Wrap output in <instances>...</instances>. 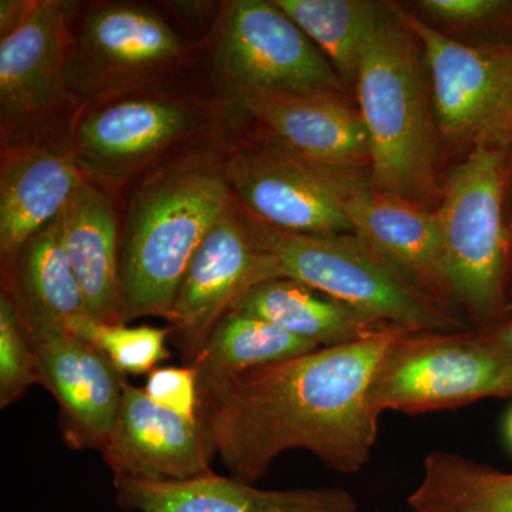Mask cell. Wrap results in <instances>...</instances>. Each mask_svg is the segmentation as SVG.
Instances as JSON below:
<instances>
[{
  "label": "cell",
  "instance_id": "1",
  "mask_svg": "<svg viewBox=\"0 0 512 512\" xmlns=\"http://www.w3.org/2000/svg\"><path fill=\"white\" fill-rule=\"evenodd\" d=\"M409 330L261 367L202 397V420L231 477L255 484L285 451L302 448L323 466L356 474L372 457L379 417L377 370Z\"/></svg>",
  "mask_w": 512,
  "mask_h": 512
},
{
  "label": "cell",
  "instance_id": "2",
  "mask_svg": "<svg viewBox=\"0 0 512 512\" xmlns=\"http://www.w3.org/2000/svg\"><path fill=\"white\" fill-rule=\"evenodd\" d=\"M234 195L222 160L184 158L144 178L120 235L121 320H167L192 256Z\"/></svg>",
  "mask_w": 512,
  "mask_h": 512
},
{
  "label": "cell",
  "instance_id": "3",
  "mask_svg": "<svg viewBox=\"0 0 512 512\" xmlns=\"http://www.w3.org/2000/svg\"><path fill=\"white\" fill-rule=\"evenodd\" d=\"M420 50L397 10L383 5L367 35L356 79L372 184L417 204L436 191L437 157Z\"/></svg>",
  "mask_w": 512,
  "mask_h": 512
},
{
  "label": "cell",
  "instance_id": "4",
  "mask_svg": "<svg viewBox=\"0 0 512 512\" xmlns=\"http://www.w3.org/2000/svg\"><path fill=\"white\" fill-rule=\"evenodd\" d=\"M249 220L259 244L274 258L279 278L296 279L372 318L412 333L471 330L359 235L291 234L251 215Z\"/></svg>",
  "mask_w": 512,
  "mask_h": 512
},
{
  "label": "cell",
  "instance_id": "5",
  "mask_svg": "<svg viewBox=\"0 0 512 512\" xmlns=\"http://www.w3.org/2000/svg\"><path fill=\"white\" fill-rule=\"evenodd\" d=\"M505 151L477 143L451 171L437 215L440 261L458 306L476 328L508 309L511 238L504 224Z\"/></svg>",
  "mask_w": 512,
  "mask_h": 512
},
{
  "label": "cell",
  "instance_id": "6",
  "mask_svg": "<svg viewBox=\"0 0 512 512\" xmlns=\"http://www.w3.org/2000/svg\"><path fill=\"white\" fill-rule=\"evenodd\" d=\"M215 111L197 97L147 84L83 103L70 143L87 178L109 191L156 173L154 165L210 133Z\"/></svg>",
  "mask_w": 512,
  "mask_h": 512
},
{
  "label": "cell",
  "instance_id": "7",
  "mask_svg": "<svg viewBox=\"0 0 512 512\" xmlns=\"http://www.w3.org/2000/svg\"><path fill=\"white\" fill-rule=\"evenodd\" d=\"M190 52L183 33L151 6L94 3L76 16L67 6V80L83 103L157 83Z\"/></svg>",
  "mask_w": 512,
  "mask_h": 512
},
{
  "label": "cell",
  "instance_id": "8",
  "mask_svg": "<svg viewBox=\"0 0 512 512\" xmlns=\"http://www.w3.org/2000/svg\"><path fill=\"white\" fill-rule=\"evenodd\" d=\"M512 396V362L476 332L406 333L372 386L376 412L421 414Z\"/></svg>",
  "mask_w": 512,
  "mask_h": 512
},
{
  "label": "cell",
  "instance_id": "9",
  "mask_svg": "<svg viewBox=\"0 0 512 512\" xmlns=\"http://www.w3.org/2000/svg\"><path fill=\"white\" fill-rule=\"evenodd\" d=\"M214 63L238 97L342 90L332 64L275 0L222 5L215 23Z\"/></svg>",
  "mask_w": 512,
  "mask_h": 512
},
{
  "label": "cell",
  "instance_id": "10",
  "mask_svg": "<svg viewBox=\"0 0 512 512\" xmlns=\"http://www.w3.org/2000/svg\"><path fill=\"white\" fill-rule=\"evenodd\" d=\"M222 167L235 201L255 220L291 234H355L342 205L343 170L312 163L275 140L231 148Z\"/></svg>",
  "mask_w": 512,
  "mask_h": 512
},
{
  "label": "cell",
  "instance_id": "11",
  "mask_svg": "<svg viewBox=\"0 0 512 512\" xmlns=\"http://www.w3.org/2000/svg\"><path fill=\"white\" fill-rule=\"evenodd\" d=\"M275 278L274 258L261 247L249 215L234 198L192 256L167 318L184 365H191L211 330L245 292Z\"/></svg>",
  "mask_w": 512,
  "mask_h": 512
},
{
  "label": "cell",
  "instance_id": "12",
  "mask_svg": "<svg viewBox=\"0 0 512 512\" xmlns=\"http://www.w3.org/2000/svg\"><path fill=\"white\" fill-rule=\"evenodd\" d=\"M67 3L29 0L22 19L0 35L3 147L33 140L73 100L66 72Z\"/></svg>",
  "mask_w": 512,
  "mask_h": 512
},
{
  "label": "cell",
  "instance_id": "13",
  "mask_svg": "<svg viewBox=\"0 0 512 512\" xmlns=\"http://www.w3.org/2000/svg\"><path fill=\"white\" fill-rule=\"evenodd\" d=\"M101 456L114 478L175 483L214 474L217 453L204 420L170 412L126 382Z\"/></svg>",
  "mask_w": 512,
  "mask_h": 512
},
{
  "label": "cell",
  "instance_id": "14",
  "mask_svg": "<svg viewBox=\"0 0 512 512\" xmlns=\"http://www.w3.org/2000/svg\"><path fill=\"white\" fill-rule=\"evenodd\" d=\"M32 336L42 386L59 406L64 443L72 450L101 453L116 424L126 377L69 330Z\"/></svg>",
  "mask_w": 512,
  "mask_h": 512
},
{
  "label": "cell",
  "instance_id": "15",
  "mask_svg": "<svg viewBox=\"0 0 512 512\" xmlns=\"http://www.w3.org/2000/svg\"><path fill=\"white\" fill-rule=\"evenodd\" d=\"M342 205L350 224L367 245L396 266L441 308L457 305L440 261L436 212L359 180L343 170Z\"/></svg>",
  "mask_w": 512,
  "mask_h": 512
},
{
  "label": "cell",
  "instance_id": "16",
  "mask_svg": "<svg viewBox=\"0 0 512 512\" xmlns=\"http://www.w3.org/2000/svg\"><path fill=\"white\" fill-rule=\"evenodd\" d=\"M397 13L423 49L441 131L453 140L477 141L503 92L512 46L464 45L410 13Z\"/></svg>",
  "mask_w": 512,
  "mask_h": 512
},
{
  "label": "cell",
  "instance_id": "17",
  "mask_svg": "<svg viewBox=\"0 0 512 512\" xmlns=\"http://www.w3.org/2000/svg\"><path fill=\"white\" fill-rule=\"evenodd\" d=\"M47 131L33 140L3 147L0 168V261L12 258L37 232L62 214L89 181L72 143L56 144Z\"/></svg>",
  "mask_w": 512,
  "mask_h": 512
},
{
  "label": "cell",
  "instance_id": "18",
  "mask_svg": "<svg viewBox=\"0 0 512 512\" xmlns=\"http://www.w3.org/2000/svg\"><path fill=\"white\" fill-rule=\"evenodd\" d=\"M114 490L131 512H357L355 497L342 488L262 490L217 473L175 483L114 478Z\"/></svg>",
  "mask_w": 512,
  "mask_h": 512
},
{
  "label": "cell",
  "instance_id": "19",
  "mask_svg": "<svg viewBox=\"0 0 512 512\" xmlns=\"http://www.w3.org/2000/svg\"><path fill=\"white\" fill-rule=\"evenodd\" d=\"M239 101L272 140L312 163L349 171L370 165L360 111L339 92L244 96Z\"/></svg>",
  "mask_w": 512,
  "mask_h": 512
},
{
  "label": "cell",
  "instance_id": "20",
  "mask_svg": "<svg viewBox=\"0 0 512 512\" xmlns=\"http://www.w3.org/2000/svg\"><path fill=\"white\" fill-rule=\"evenodd\" d=\"M56 224L82 289L87 316L110 325L123 323L119 281L121 234L107 188L87 181Z\"/></svg>",
  "mask_w": 512,
  "mask_h": 512
},
{
  "label": "cell",
  "instance_id": "21",
  "mask_svg": "<svg viewBox=\"0 0 512 512\" xmlns=\"http://www.w3.org/2000/svg\"><path fill=\"white\" fill-rule=\"evenodd\" d=\"M231 311L264 319L319 348L349 345L397 328L291 278L252 286Z\"/></svg>",
  "mask_w": 512,
  "mask_h": 512
},
{
  "label": "cell",
  "instance_id": "22",
  "mask_svg": "<svg viewBox=\"0 0 512 512\" xmlns=\"http://www.w3.org/2000/svg\"><path fill=\"white\" fill-rule=\"evenodd\" d=\"M2 291L8 293L32 335L69 330L73 319L87 315L56 221L2 262Z\"/></svg>",
  "mask_w": 512,
  "mask_h": 512
},
{
  "label": "cell",
  "instance_id": "23",
  "mask_svg": "<svg viewBox=\"0 0 512 512\" xmlns=\"http://www.w3.org/2000/svg\"><path fill=\"white\" fill-rule=\"evenodd\" d=\"M320 349L315 343L247 313L229 311L211 330L191 366L197 372L201 397L234 377L278 365Z\"/></svg>",
  "mask_w": 512,
  "mask_h": 512
},
{
  "label": "cell",
  "instance_id": "24",
  "mask_svg": "<svg viewBox=\"0 0 512 512\" xmlns=\"http://www.w3.org/2000/svg\"><path fill=\"white\" fill-rule=\"evenodd\" d=\"M407 504L412 512H512V473L433 451Z\"/></svg>",
  "mask_w": 512,
  "mask_h": 512
},
{
  "label": "cell",
  "instance_id": "25",
  "mask_svg": "<svg viewBox=\"0 0 512 512\" xmlns=\"http://www.w3.org/2000/svg\"><path fill=\"white\" fill-rule=\"evenodd\" d=\"M326 56L340 80L356 83L363 46L382 9L367 0H275Z\"/></svg>",
  "mask_w": 512,
  "mask_h": 512
},
{
  "label": "cell",
  "instance_id": "26",
  "mask_svg": "<svg viewBox=\"0 0 512 512\" xmlns=\"http://www.w3.org/2000/svg\"><path fill=\"white\" fill-rule=\"evenodd\" d=\"M69 332L99 349L124 377L150 375L171 357L167 346L173 338L170 326L110 325L84 315L69 323Z\"/></svg>",
  "mask_w": 512,
  "mask_h": 512
},
{
  "label": "cell",
  "instance_id": "27",
  "mask_svg": "<svg viewBox=\"0 0 512 512\" xmlns=\"http://www.w3.org/2000/svg\"><path fill=\"white\" fill-rule=\"evenodd\" d=\"M42 386L35 342L12 299L0 291V407L18 403L32 386Z\"/></svg>",
  "mask_w": 512,
  "mask_h": 512
},
{
  "label": "cell",
  "instance_id": "28",
  "mask_svg": "<svg viewBox=\"0 0 512 512\" xmlns=\"http://www.w3.org/2000/svg\"><path fill=\"white\" fill-rule=\"evenodd\" d=\"M143 390L154 403L170 412L202 419L200 383L194 366L157 367L147 375Z\"/></svg>",
  "mask_w": 512,
  "mask_h": 512
},
{
  "label": "cell",
  "instance_id": "29",
  "mask_svg": "<svg viewBox=\"0 0 512 512\" xmlns=\"http://www.w3.org/2000/svg\"><path fill=\"white\" fill-rule=\"evenodd\" d=\"M419 5L434 18L460 26L491 22L512 10V2L503 0H424Z\"/></svg>",
  "mask_w": 512,
  "mask_h": 512
},
{
  "label": "cell",
  "instance_id": "30",
  "mask_svg": "<svg viewBox=\"0 0 512 512\" xmlns=\"http://www.w3.org/2000/svg\"><path fill=\"white\" fill-rule=\"evenodd\" d=\"M477 143L501 148L504 151L512 146V56L510 70H508L500 100H498L487 126L484 127L483 133L478 137Z\"/></svg>",
  "mask_w": 512,
  "mask_h": 512
},
{
  "label": "cell",
  "instance_id": "31",
  "mask_svg": "<svg viewBox=\"0 0 512 512\" xmlns=\"http://www.w3.org/2000/svg\"><path fill=\"white\" fill-rule=\"evenodd\" d=\"M495 350L512 362V308L485 328L474 329Z\"/></svg>",
  "mask_w": 512,
  "mask_h": 512
},
{
  "label": "cell",
  "instance_id": "32",
  "mask_svg": "<svg viewBox=\"0 0 512 512\" xmlns=\"http://www.w3.org/2000/svg\"><path fill=\"white\" fill-rule=\"evenodd\" d=\"M504 431L505 437H507V441L512 447V409L510 410V413L507 414V419H505Z\"/></svg>",
  "mask_w": 512,
  "mask_h": 512
},
{
  "label": "cell",
  "instance_id": "33",
  "mask_svg": "<svg viewBox=\"0 0 512 512\" xmlns=\"http://www.w3.org/2000/svg\"><path fill=\"white\" fill-rule=\"evenodd\" d=\"M512 279V237H511V247H510V262H508V276H507V284Z\"/></svg>",
  "mask_w": 512,
  "mask_h": 512
},
{
  "label": "cell",
  "instance_id": "34",
  "mask_svg": "<svg viewBox=\"0 0 512 512\" xmlns=\"http://www.w3.org/2000/svg\"><path fill=\"white\" fill-rule=\"evenodd\" d=\"M510 177H512V163H511V167H510Z\"/></svg>",
  "mask_w": 512,
  "mask_h": 512
}]
</instances>
